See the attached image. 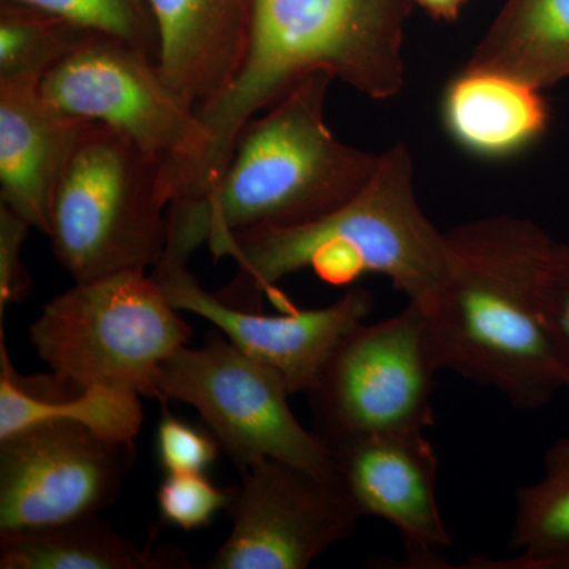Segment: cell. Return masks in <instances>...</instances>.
Returning a JSON list of instances; mask_svg holds the SVG:
<instances>
[{"instance_id": "cell-20", "label": "cell", "mask_w": 569, "mask_h": 569, "mask_svg": "<svg viewBox=\"0 0 569 569\" xmlns=\"http://www.w3.org/2000/svg\"><path fill=\"white\" fill-rule=\"evenodd\" d=\"M509 548L518 559L549 556L569 546V436L546 452L545 477L516 489Z\"/></svg>"}, {"instance_id": "cell-5", "label": "cell", "mask_w": 569, "mask_h": 569, "mask_svg": "<svg viewBox=\"0 0 569 569\" xmlns=\"http://www.w3.org/2000/svg\"><path fill=\"white\" fill-rule=\"evenodd\" d=\"M163 164L126 134L88 122L56 187L50 239L74 282L156 268L168 241Z\"/></svg>"}, {"instance_id": "cell-14", "label": "cell", "mask_w": 569, "mask_h": 569, "mask_svg": "<svg viewBox=\"0 0 569 569\" xmlns=\"http://www.w3.org/2000/svg\"><path fill=\"white\" fill-rule=\"evenodd\" d=\"M159 36L157 67L194 110L212 103L241 70L253 0H148Z\"/></svg>"}, {"instance_id": "cell-3", "label": "cell", "mask_w": 569, "mask_h": 569, "mask_svg": "<svg viewBox=\"0 0 569 569\" xmlns=\"http://www.w3.org/2000/svg\"><path fill=\"white\" fill-rule=\"evenodd\" d=\"M216 260L231 258L238 274L217 296L258 310L276 283L312 269L342 287L365 274L387 277L410 302H425L449 272L447 234L427 219L415 187V162L403 142L380 153L376 173L342 208L298 227H254L208 242Z\"/></svg>"}, {"instance_id": "cell-21", "label": "cell", "mask_w": 569, "mask_h": 569, "mask_svg": "<svg viewBox=\"0 0 569 569\" xmlns=\"http://www.w3.org/2000/svg\"><path fill=\"white\" fill-rule=\"evenodd\" d=\"M88 32L39 7L0 0V82H41Z\"/></svg>"}, {"instance_id": "cell-18", "label": "cell", "mask_w": 569, "mask_h": 569, "mask_svg": "<svg viewBox=\"0 0 569 569\" xmlns=\"http://www.w3.org/2000/svg\"><path fill=\"white\" fill-rule=\"evenodd\" d=\"M466 67L492 70L539 91L569 78V0H507Z\"/></svg>"}, {"instance_id": "cell-7", "label": "cell", "mask_w": 569, "mask_h": 569, "mask_svg": "<svg viewBox=\"0 0 569 569\" xmlns=\"http://www.w3.org/2000/svg\"><path fill=\"white\" fill-rule=\"evenodd\" d=\"M40 92L63 114L110 127L160 160L170 204L211 144L197 110L163 80L157 62L116 37L86 33L44 74Z\"/></svg>"}, {"instance_id": "cell-22", "label": "cell", "mask_w": 569, "mask_h": 569, "mask_svg": "<svg viewBox=\"0 0 569 569\" xmlns=\"http://www.w3.org/2000/svg\"><path fill=\"white\" fill-rule=\"evenodd\" d=\"M39 7L84 31L127 41L157 62L159 36L148 0H14Z\"/></svg>"}, {"instance_id": "cell-13", "label": "cell", "mask_w": 569, "mask_h": 569, "mask_svg": "<svg viewBox=\"0 0 569 569\" xmlns=\"http://www.w3.org/2000/svg\"><path fill=\"white\" fill-rule=\"evenodd\" d=\"M151 276L176 309L217 326L239 350L282 378L290 395H307L316 387L340 340L366 321L373 307L366 288L351 287L335 305L264 316L228 306L206 291L187 266L157 264Z\"/></svg>"}, {"instance_id": "cell-8", "label": "cell", "mask_w": 569, "mask_h": 569, "mask_svg": "<svg viewBox=\"0 0 569 569\" xmlns=\"http://www.w3.org/2000/svg\"><path fill=\"white\" fill-rule=\"evenodd\" d=\"M288 396L282 378L217 336L178 348L156 376V400L197 408L241 471L274 459L340 481L328 441L296 419Z\"/></svg>"}, {"instance_id": "cell-1", "label": "cell", "mask_w": 569, "mask_h": 569, "mask_svg": "<svg viewBox=\"0 0 569 569\" xmlns=\"http://www.w3.org/2000/svg\"><path fill=\"white\" fill-rule=\"evenodd\" d=\"M445 234L447 279L425 302H415L433 361L496 389L516 410H539L563 388L541 312L556 239L515 216L471 220Z\"/></svg>"}, {"instance_id": "cell-2", "label": "cell", "mask_w": 569, "mask_h": 569, "mask_svg": "<svg viewBox=\"0 0 569 569\" xmlns=\"http://www.w3.org/2000/svg\"><path fill=\"white\" fill-rule=\"evenodd\" d=\"M415 0H253L244 62L230 88L197 110L211 144L173 192L197 200L219 181L239 129L317 71L372 100L406 84V29Z\"/></svg>"}, {"instance_id": "cell-28", "label": "cell", "mask_w": 569, "mask_h": 569, "mask_svg": "<svg viewBox=\"0 0 569 569\" xmlns=\"http://www.w3.org/2000/svg\"><path fill=\"white\" fill-rule=\"evenodd\" d=\"M430 14L440 21H456L462 13L467 0H415Z\"/></svg>"}, {"instance_id": "cell-19", "label": "cell", "mask_w": 569, "mask_h": 569, "mask_svg": "<svg viewBox=\"0 0 569 569\" xmlns=\"http://www.w3.org/2000/svg\"><path fill=\"white\" fill-rule=\"evenodd\" d=\"M171 546L140 548L110 523L88 516L48 529L0 537V569H182Z\"/></svg>"}, {"instance_id": "cell-26", "label": "cell", "mask_w": 569, "mask_h": 569, "mask_svg": "<svg viewBox=\"0 0 569 569\" xmlns=\"http://www.w3.org/2000/svg\"><path fill=\"white\" fill-rule=\"evenodd\" d=\"M31 223L0 203V317L6 307L20 305L32 290V276L22 263L21 250Z\"/></svg>"}, {"instance_id": "cell-10", "label": "cell", "mask_w": 569, "mask_h": 569, "mask_svg": "<svg viewBox=\"0 0 569 569\" xmlns=\"http://www.w3.org/2000/svg\"><path fill=\"white\" fill-rule=\"evenodd\" d=\"M134 441L71 421H43L0 440V537L61 526L114 503Z\"/></svg>"}, {"instance_id": "cell-16", "label": "cell", "mask_w": 569, "mask_h": 569, "mask_svg": "<svg viewBox=\"0 0 569 569\" xmlns=\"http://www.w3.org/2000/svg\"><path fill=\"white\" fill-rule=\"evenodd\" d=\"M445 127L468 152L500 159L523 151L550 121L542 91L492 70L463 67L441 100Z\"/></svg>"}, {"instance_id": "cell-27", "label": "cell", "mask_w": 569, "mask_h": 569, "mask_svg": "<svg viewBox=\"0 0 569 569\" xmlns=\"http://www.w3.org/2000/svg\"><path fill=\"white\" fill-rule=\"evenodd\" d=\"M460 569H569V546L568 548L557 550L549 556L539 557V559L522 560L518 557L511 559H486L481 556L468 557Z\"/></svg>"}, {"instance_id": "cell-6", "label": "cell", "mask_w": 569, "mask_h": 569, "mask_svg": "<svg viewBox=\"0 0 569 569\" xmlns=\"http://www.w3.org/2000/svg\"><path fill=\"white\" fill-rule=\"evenodd\" d=\"M144 269L116 272L52 298L29 339L52 376L81 388H116L156 400L164 359L192 339Z\"/></svg>"}, {"instance_id": "cell-15", "label": "cell", "mask_w": 569, "mask_h": 569, "mask_svg": "<svg viewBox=\"0 0 569 569\" xmlns=\"http://www.w3.org/2000/svg\"><path fill=\"white\" fill-rule=\"evenodd\" d=\"M86 121L56 110L39 81L0 82V203L50 234L56 187Z\"/></svg>"}, {"instance_id": "cell-9", "label": "cell", "mask_w": 569, "mask_h": 569, "mask_svg": "<svg viewBox=\"0 0 569 569\" xmlns=\"http://www.w3.org/2000/svg\"><path fill=\"white\" fill-rule=\"evenodd\" d=\"M440 372L415 302L397 316L351 329L307 392L326 441L436 425L432 395Z\"/></svg>"}, {"instance_id": "cell-4", "label": "cell", "mask_w": 569, "mask_h": 569, "mask_svg": "<svg viewBox=\"0 0 569 569\" xmlns=\"http://www.w3.org/2000/svg\"><path fill=\"white\" fill-rule=\"evenodd\" d=\"M332 80L317 71L239 129L219 181L197 200L168 208V241L159 264L187 266L219 236L254 227L313 222L356 197L376 173L380 153L336 138L326 122Z\"/></svg>"}, {"instance_id": "cell-17", "label": "cell", "mask_w": 569, "mask_h": 569, "mask_svg": "<svg viewBox=\"0 0 569 569\" xmlns=\"http://www.w3.org/2000/svg\"><path fill=\"white\" fill-rule=\"evenodd\" d=\"M141 396L116 388H81L54 376L21 377L11 365L0 326V440L43 421H71L100 436L134 441L142 426Z\"/></svg>"}, {"instance_id": "cell-11", "label": "cell", "mask_w": 569, "mask_h": 569, "mask_svg": "<svg viewBox=\"0 0 569 569\" xmlns=\"http://www.w3.org/2000/svg\"><path fill=\"white\" fill-rule=\"evenodd\" d=\"M227 541L206 569H306L362 518L342 482L274 459L242 470Z\"/></svg>"}, {"instance_id": "cell-25", "label": "cell", "mask_w": 569, "mask_h": 569, "mask_svg": "<svg viewBox=\"0 0 569 569\" xmlns=\"http://www.w3.org/2000/svg\"><path fill=\"white\" fill-rule=\"evenodd\" d=\"M157 429V455L167 473H201L216 462L220 445L217 438L168 413Z\"/></svg>"}, {"instance_id": "cell-23", "label": "cell", "mask_w": 569, "mask_h": 569, "mask_svg": "<svg viewBox=\"0 0 569 569\" xmlns=\"http://www.w3.org/2000/svg\"><path fill=\"white\" fill-rule=\"evenodd\" d=\"M236 488L220 489L201 473H168L157 490L164 522L192 531L209 526L217 512L230 509Z\"/></svg>"}, {"instance_id": "cell-24", "label": "cell", "mask_w": 569, "mask_h": 569, "mask_svg": "<svg viewBox=\"0 0 569 569\" xmlns=\"http://www.w3.org/2000/svg\"><path fill=\"white\" fill-rule=\"evenodd\" d=\"M541 312L561 387L569 389V244L556 242L550 253Z\"/></svg>"}, {"instance_id": "cell-12", "label": "cell", "mask_w": 569, "mask_h": 569, "mask_svg": "<svg viewBox=\"0 0 569 569\" xmlns=\"http://www.w3.org/2000/svg\"><path fill=\"white\" fill-rule=\"evenodd\" d=\"M337 475L362 516L387 520L402 538L397 568L451 569L452 538L437 497L438 458L421 430L328 441Z\"/></svg>"}]
</instances>
